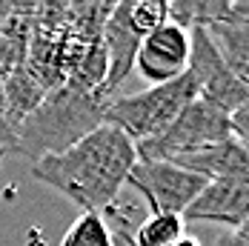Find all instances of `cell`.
Returning <instances> with one entry per match:
<instances>
[{
	"instance_id": "obj_14",
	"label": "cell",
	"mask_w": 249,
	"mask_h": 246,
	"mask_svg": "<svg viewBox=\"0 0 249 246\" xmlns=\"http://www.w3.org/2000/svg\"><path fill=\"white\" fill-rule=\"evenodd\" d=\"M103 215L109 218V229H112V235H115V246H135L132 244V226H129V218H126L121 209L109 206Z\"/></svg>"
},
{
	"instance_id": "obj_5",
	"label": "cell",
	"mask_w": 249,
	"mask_h": 246,
	"mask_svg": "<svg viewBox=\"0 0 249 246\" xmlns=\"http://www.w3.org/2000/svg\"><path fill=\"white\" fill-rule=\"evenodd\" d=\"M126 186L141 192L152 215H180L206 186V177L169 160H135Z\"/></svg>"
},
{
	"instance_id": "obj_2",
	"label": "cell",
	"mask_w": 249,
	"mask_h": 246,
	"mask_svg": "<svg viewBox=\"0 0 249 246\" xmlns=\"http://www.w3.org/2000/svg\"><path fill=\"white\" fill-rule=\"evenodd\" d=\"M103 106L106 100L98 92L75 80H63L60 86L46 92L43 100L20 121L15 135V152L37 163L69 149L92 129L103 126Z\"/></svg>"
},
{
	"instance_id": "obj_13",
	"label": "cell",
	"mask_w": 249,
	"mask_h": 246,
	"mask_svg": "<svg viewBox=\"0 0 249 246\" xmlns=\"http://www.w3.org/2000/svg\"><path fill=\"white\" fill-rule=\"evenodd\" d=\"M235 18L232 0H195V26H215Z\"/></svg>"
},
{
	"instance_id": "obj_15",
	"label": "cell",
	"mask_w": 249,
	"mask_h": 246,
	"mask_svg": "<svg viewBox=\"0 0 249 246\" xmlns=\"http://www.w3.org/2000/svg\"><path fill=\"white\" fill-rule=\"evenodd\" d=\"M169 23L180 29H195V0H169Z\"/></svg>"
},
{
	"instance_id": "obj_8",
	"label": "cell",
	"mask_w": 249,
	"mask_h": 246,
	"mask_svg": "<svg viewBox=\"0 0 249 246\" xmlns=\"http://www.w3.org/2000/svg\"><path fill=\"white\" fill-rule=\"evenodd\" d=\"M249 221V186L232 180H206L200 195L183 212V223H221L238 229Z\"/></svg>"
},
{
	"instance_id": "obj_12",
	"label": "cell",
	"mask_w": 249,
	"mask_h": 246,
	"mask_svg": "<svg viewBox=\"0 0 249 246\" xmlns=\"http://www.w3.org/2000/svg\"><path fill=\"white\" fill-rule=\"evenodd\" d=\"M60 246H115V235H112V229H109L103 215L83 212L69 226V232L63 235Z\"/></svg>"
},
{
	"instance_id": "obj_17",
	"label": "cell",
	"mask_w": 249,
	"mask_h": 246,
	"mask_svg": "<svg viewBox=\"0 0 249 246\" xmlns=\"http://www.w3.org/2000/svg\"><path fill=\"white\" fill-rule=\"evenodd\" d=\"M229 129H232V138L249 152V106L229 115Z\"/></svg>"
},
{
	"instance_id": "obj_11",
	"label": "cell",
	"mask_w": 249,
	"mask_h": 246,
	"mask_svg": "<svg viewBox=\"0 0 249 246\" xmlns=\"http://www.w3.org/2000/svg\"><path fill=\"white\" fill-rule=\"evenodd\" d=\"M186 235V223L180 215H149L132 232L135 246H175Z\"/></svg>"
},
{
	"instance_id": "obj_4",
	"label": "cell",
	"mask_w": 249,
	"mask_h": 246,
	"mask_svg": "<svg viewBox=\"0 0 249 246\" xmlns=\"http://www.w3.org/2000/svg\"><path fill=\"white\" fill-rule=\"evenodd\" d=\"M229 138H232L229 115L195 98L166 129H160L158 135L135 143V152H138V160H169V163H175V160L189 158L195 152L218 146Z\"/></svg>"
},
{
	"instance_id": "obj_1",
	"label": "cell",
	"mask_w": 249,
	"mask_h": 246,
	"mask_svg": "<svg viewBox=\"0 0 249 246\" xmlns=\"http://www.w3.org/2000/svg\"><path fill=\"white\" fill-rule=\"evenodd\" d=\"M135 160V143L121 129L103 123L69 149L32 163V177L69 197L83 212L103 215L115 206Z\"/></svg>"
},
{
	"instance_id": "obj_18",
	"label": "cell",
	"mask_w": 249,
	"mask_h": 246,
	"mask_svg": "<svg viewBox=\"0 0 249 246\" xmlns=\"http://www.w3.org/2000/svg\"><path fill=\"white\" fill-rule=\"evenodd\" d=\"M215 246H249V241H244L238 232H221L215 238Z\"/></svg>"
},
{
	"instance_id": "obj_3",
	"label": "cell",
	"mask_w": 249,
	"mask_h": 246,
	"mask_svg": "<svg viewBox=\"0 0 249 246\" xmlns=\"http://www.w3.org/2000/svg\"><path fill=\"white\" fill-rule=\"evenodd\" d=\"M198 98L192 74H180L169 83H158L138 95H115L103 106V123L121 129L132 143H141L169 123Z\"/></svg>"
},
{
	"instance_id": "obj_21",
	"label": "cell",
	"mask_w": 249,
	"mask_h": 246,
	"mask_svg": "<svg viewBox=\"0 0 249 246\" xmlns=\"http://www.w3.org/2000/svg\"><path fill=\"white\" fill-rule=\"evenodd\" d=\"M3 158H6V152H0V163H3Z\"/></svg>"
},
{
	"instance_id": "obj_10",
	"label": "cell",
	"mask_w": 249,
	"mask_h": 246,
	"mask_svg": "<svg viewBox=\"0 0 249 246\" xmlns=\"http://www.w3.org/2000/svg\"><path fill=\"white\" fill-rule=\"evenodd\" d=\"M206 35L215 43L226 69L249 89V18L235 15L224 23L206 26Z\"/></svg>"
},
{
	"instance_id": "obj_6",
	"label": "cell",
	"mask_w": 249,
	"mask_h": 246,
	"mask_svg": "<svg viewBox=\"0 0 249 246\" xmlns=\"http://www.w3.org/2000/svg\"><path fill=\"white\" fill-rule=\"evenodd\" d=\"M189 43H192V54H189V74L195 80L198 89V100L215 106L218 112L232 115L238 109L249 106V89L226 69L221 54L215 49V43L209 40L206 29L195 26L189 29Z\"/></svg>"
},
{
	"instance_id": "obj_20",
	"label": "cell",
	"mask_w": 249,
	"mask_h": 246,
	"mask_svg": "<svg viewBox=\"0 0 249 246\" xmlns=\"http://www.w3.org/2000/svg\"><path fill=\"white\" fill-rule=\"evenodd\" d=\"M235 232H238V235H241L244 241H249V221H247V223H241V226H238Z\"/></svg>"
},
{
	"instance_id": "obj_7",
	"label": "cell",
	"mask_w": 249,
	"mask_h": 246,
	"mask_svg": "<svg viewBox=\"0 0 249 246\" xmlns=\"http://www.w3.org/2000/svg\"><path fill=\"white\" fill-rule=\"evenodd\" d=\"M189 54H192L189 32L166 20L141 40L135 66L146 80H152V86H158L189 72Z\"/></svg>"
},
{
	"instance_id": "obj_16",
	"label": "cell",
	"mask_w": 249,
	"mask_h": 246,
	"mask_svg": "<svg viewBox=\"0 0 249 246\" xmlns=\"http://www.w3.org/2000/svg\"><path fill=\"white\" fill-rule=\"evenodd\" d=\"M0 152H15V126L6 112V98H3V77H0Z\"/></svg>"
},
{
	"instance_id": "obj_19",
	"label": "cell",
	"mask_w": 249,
	"mask_h": 246,
	"mask_svg": "<svg viewBox=\"0 0 249 246\" xmlns=\"http://www.w3.org/2000/svg\"><path fill=\"white\" fill-rule=\"evenodd\" d=\"M175 246H200V241H195V238H189V235H183V238H180V241H178Z\"/></svg>"
},
{
	"instance_id": "obj_9",
	"label": "cell",
	"mask_w": 249,
	"mask_h": 246,
	"mask_svg": "<svg viewBox=\"0 0 249 246\" xmlns=\"http://www.w3.org/2000/svg\"><path fill=\"white\" fill-rule=\"evenodd\" d=\"M175 163L206 177V180H232V183L249 186V152L235 138H229L218 146L203 149V152H195L189 158H180Z\"/></svg>"
}]
</instances>
